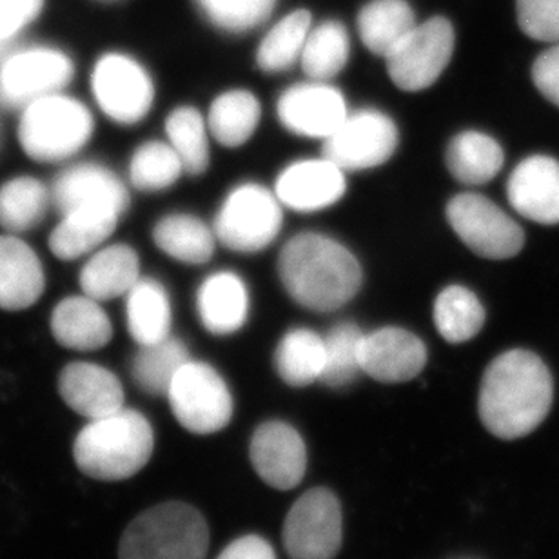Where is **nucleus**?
<instances>
[{"label": "nucleus", "instance_id": "obj_1", "mask_svg": "<svg viewBox=\"0 0 559 559\" xmlns=\"http://www.w3.org/2000/svg\"><path fill=\"white\" fill-rule=\"evenodd\" d=\"M555 399L549 367L531 350H507L490 361L479 388L478 413L485 429L518 440L544 424Z\"/></svg>", "mask_w": 559, "mask_h": 559}, {"label": "nucleus", "instance_id": "obj_2", "mask_svg": "<svg viewBox=\"0 0 559 559\" xmlns=\"http://www.w3.org/2000/svg\"><path fill=\"white\" fill-rule=\"evenodd\" d=\"M278 273L290 298L309 311H336L360 290V262L333 238L301 233L285 243Z\"/></svg>", "mask_w": 559, "mask_h": 559}, {"label": "nucleus", "instance_id": "obj_3", "mask_svg": "<svg viewBox=\"0 0 559 559\" xmlns=\"http://www.w3.org/2000/svg\"><path fill=\"white\" fill-rule=\"evenodd\" d=\"M155 445L151 424L136 411L120 409L92 419L76 435L73 457L90 478L120 481L135 476L150 462Z\"/></svg>", "mask_w": 559, "mask_h": 559}, {"label": "nucleus", "instance_id": "obj_4", "mask_svg": "<svg viewBox=\"0 0 559 559\" xmlns=\"http://www.w3.org/2000/svg\"><path fill=\"white\" fill-rule=\"evenodd\" d=\"M210 531L204 516L182 501L142 512L120 539V559H205Z\"/></svg>", "mask_w": 559, "mask_h": 559}, {"label": "nucleus", "instance_id": "obj_5", "mask_svg": "<svg viewBox=\"0 0 559 559\" xmlns=\"http://www.w3.org/2000/svg\"><path fill=\"white\" fill-rule=\"evenodd\" d=\"M92 135L93 119L86 106L60 93L26 106L19 124L22 150L37 162L68 160Z\"/></svg>", "mask_w": 559, "mask_h": 559}, {"label": "nucleus", "instance_id": "obj_6", "mask_svg": "<svg viewBox=\"0 0 559 559\" xmlns=\"http://www.w3.org/2000/svg\"><path fill=\"white\" fill-rule=\"evenodd\" d=\"M282 229V205L260 183H242L227 194L216 213L215 237L237 253H259L275 242Z\"/></svg>", "mask_w": 559, "mask_h": 559}, {"label": "nucleus", "instance_id": "obj_7", "mask_svg": "<svg viewBox=\"0 0 559 559\" xmlns=\"http://www.w3.org/2000/svg\"><path fill=\"white\" fill-rule=\"evenodd\" d=\"M166 396L178 424L194 435H213L231 421V391L204 361L189 360L177 372Z\"/></svg>", "mask_w": 559, "mask_h": 559}, {"label": "nucleus", "instance_id": "obj_8", "mask_svg": "<svg viewBox=\"0 0 559 559\" xmlns=\"http://www.w3.org/2000/svg\"><path fill=\"white\" fill-rule=\"evenodd\" d=\"M454 29L443 16L416 24L388 55L389 76L404 92L432 86L451 62Z\"/></svg>", "mask_w": 559, "mask_h": 559}, {"label": "nucleus", "instance_id": "obj_9", "mask_svg": "<svg viewBox=\"0 0 559 559\" xmlns=\"http://www.w3.org/2000/svg\"><path fill=\"white\" fill-rule=\"evenodd\" d=\"M445 213L460 240L478 257L507 260L523 249L522 227L481 194H457L447 204Z\"/></svg>", "mask_w": 559, "mask_h": 559}, {"label": "nucleus", "instance_id": "obj_10", "mask_svg": "<svg viewBox=\"0 0 559 559\" xmlns=\"http://www.w3.org/2000/svg\"><path fill=\"white\" fill-rule=\"evenodd\" d=\"M73 71L70 57L48 46L8 55L0 62V106L24 109L55 95L70 84Z\"/></svg>", "mask_w": 559, "mask_h": 559}, {"label": "nucleus", "instance_id": "obj_11", "mask_svg": "<svg viewBox=\"0 0 559 559\" xmlns=\"http://www.w3.org/2000/svg\"><path fill=\"white\" fill-rule=\"evenodd\" d=\"M284 545L290 559H334L342 547V507L329 489L309 490L285 518Z\"/></svg>", "mask_w": 559, "mask_h": 559}, {"label": "nucleus", "instance_id": "obj_12", "mask_svg": "<svg viewBox=\"0 0 559 559\" xmlns=\"http://www.w3.org/2000/svg\"><path fill=\"white\" fill-rule=\"evenodd\" d=\"M399 147V128L378 109H360L325 139L323 156L344 171H364L382 166Z\"/></svg>", "mask_w": 559, "mask_h": 559}, {"label": "nucleus", "instance_id": "obj_13", "mask_svg": "<svg viewBox=\"0 0 559 559\" xmlns=\"http://www.w3.org/2000/svg\"><path fill=\"white\" fill-rule=\"evenodd\" d=\"M93 95L109 119L136 124L150 114L155 87L147 71L128 55L108 53L98 59L92 76Z\"/></svg>", "mask_w": 559, "mask_h": 559}, {"label": "nucleus", "instance_id": "obj_14", "mask_svg": "<svg viewBox=\"0 0 559 559\" xmlns=\"http://www.w3.org/2000/svg\"><path fill=\"white\" fill-rule=\"evenodd\" d=\"M278 120L293 135L328 139L349 115L336 87L323 81L295 84L278 98Z\"/></svg>", "mask_w": 559, "mask_h": 559}, {"label": "nucleus", "instance_id": "obj_15", "mask_svg": "<svg viewBox=\"0 0 559 559\" xmlns=\"http://www.w3.org/2000/svg\"><path fill=\"white\" fill-rule=\"evenodd\" d=\"M249 451L254 471L275 489H295L306 474V443L300 432L285 421L260 425Z\"/></svg>", "mask_w": 559, "mask_h": 559}, {"label": "nucleus", "instance_id": "obj_16", "mask_svg": "<svg viewBox=\"0 0 559 559\" xmlns=\"http://www.w3.org/2000/svg\"><path fill=\"white\" fill-rule=\"evenodd\" d=\"M361 371L382 383H404L418 377L427 364L424 342L402 328H382L364 334Z\"/></svg>", "mask_w": 559, "mask_h": 559}, {"label": "nucleus", "instance_id": "obj_17", "mask_svg": "<svg viewBox=\"0 0 559 559\" xmlns=\"http://www.w3.org/2000/svg\"><path fill=\"white\" fill-rule=\"evenodd\" d=\"M345 188L344 169L322 156L285 167L276 180L275 194L280 204L300 213H312L336 204L344 197Z\"/></svg>", "mask_w": 559, "mask_h": 559}, {"label": "nucleus", "instance_id": "obj_18", "mask_svg": "<svg viewBox=\"0 0 559 559\" xmlns=\"http://www.w3.org/2000/svg\"><path fill=\"white\" fill-rule=\"evenodd\" d=\"M57 210H100L122 216L130 207V193L115 173L97 164H81L62 173L53 188Z\"/></svg>", "mask_w": 559, "mask_h": 559}, {"label": "nucleus", "instance_id": "obj_19", "mask_svg": "<svg viewBox=\"0 0 559 559\" xmlns=\"http://www.w3.org/2000/svg\"><path fill=\"white\" fill-rule=\"evenodd\" d=\"M507 194L512 207L527 221L559 224V162L552 156H528L512 171Z\"/></svg>", "mask_w": 559, "mask_h": 559}, {"label": "nucleus", "instance_id": "obj_20", "mask_svg": "<svg viewBox=\"0 0 559 559\" xmlns=\"http://www.w3.org/2000/svg\"><path fill=\"white\" fill-rule=\"evenodd\" d=\"M59 393L70 409L98 419L124 409V389L114 372L86 361H75L60 372Z\"/></svg>", "mask_w": 559, "mask_h": 559}, {"label": "nucleus", "instance_id": "obj_21", "mask_svg": "<svg viewBox=\"0 0 559 559\" xmlns=\"http://www.w3.org/2000/svg\"><path fill=\"white\" fill-rule=\"evenodd\" d=\"M197 311L200 322L211 334L229 336L237 333L248 320V287L231 271L207 276L197 293Z\"/></svg>", "mask_w": 559, "mask_h": 559}, {"label": "nucleus", "instance_id": "obj_22", "mask_svg": "<svg viewBox=\"0 0 559 559\" xmlns=\"http://www.w3.org/2000/svg\"><path fill=\"white\" fill-rule=\"evenodd\" d=\"M43 290V264L35 251L16 237H0V309H27Z\"/></svg>", "mask_w": 559, "mask_h": 559}, {"label": "nucleus", "instance_id": "obj_23", "mask_svg": "<svg viewBox=\"0 0 559 559\" xmlns=\"http://www.w3.org/2000/svg\"><path fill=\"white\" fill-rule=\"evenodd\" d=\"M51 331L60 345L73 350L100 349L114 336L108 314L86 295L71 296L55 307Z\"/></svg>", "mask_w": 559, "mask_h": 559}, {"label": "nucleus", "instance_id": "obj_24", "mask_svg": "<svg viewBox=\"0 0 559 559\" xmlns=\"http://www.w3.org/2000/svg\"><path fill=\"white\" fill-rule=\"evenodd\" d=\"M139 280V254L124 243L100 249L81 271L84 295L97 301L128 295Z\"/></svg>", "mask_w": 559, "mask_h": 559}, {"label": "nucleus", "instance_id": "obj_25", "mask_svg": "<svg viewBox=\"0 0 559 559\" xmlns=\"http://www.w3.org/2000/svg\"><path fill=\"white\" fill-rule=\"evenodd\" d=\"M120 216L100 210H71L49 237V249L60 260H75L97 249L119 226Z\"/></svg>", "mask_w": 559, "mask_h": 559}, {"label": "nucleus", "instance_id": "obj_26", "mask_svg": "<svg viewBox=\"0 0 559 559\" xmlns=\"http://www.w3.org/2000/svg\"><path fill=\"white\" fill-rule=\"evenodd\" d=\"M445 162L457 182L481 186L501 171L506 155L492 136L479 131H463L451 140Z\"/></svg>", "mask_w": 559, "mask_h": 559}, {"label": "nucleus", "instance_id": "obj_27", "mask_svg": "<svg viewBox=\"0 0 559 559\" xmlns=\"http://www.w3.org/2000/svg\"><path fill=\"white\" fill-rule=\"evenodd\" d=\"M128 329L136 344H156L171 333V301L156 280L140 278L128 293Z\"/></svg>", "mask_w": 559, "mask_h": 559}, {"label": "nucleus", "instance_id": "obj_28", "mask_svg": "<svg viewBox=\"0 0 559 559\" xmlns=\"http://www.w3.org/2000/svg\"><path fill=\"white\" fill-rule=\"evenodd\" d=\"M153 240L162 253L182 264H205L215 253V231L193 215L164 216L153 229Z\"/></svg>", "mask_w": 559, "mask_h": 559}, {"label": "nucleus", "instance_id": "obj_29", "mask_svg": "<svg viewBox=\"0 0 559 559\" xmlns=\"http://www.w3.org/2000/svg\"><path fill=\"white\" fill-rule=\"evenodd\" d=\"M415 26V11L407 0H372L358 15L361 43L383 59Z\"/></svg>", "mask_w": 559, "mask_h": 559}, {"label": "nucleus", "instance_id": "obj_30", "mask_svg": "<svg viewBox=\"0 0 559 559\" xmlns=\"http://www.w3.org/2000/svg\"><path fill=\"white\" fill-rule=\"evenodd\" d=\"M325 344L311 329H293L278 344L276 372L290 388H307L322 378Z\"/></svg>", "mask_w": 559, "mask_h": 559}, {"label": "nucleus", "instance_id": "obj_31", "mask_svg": "<svg viewBox=\"0 0 559 559\" xmlns=\"http://www.w3.org/2000/svg\"><path fill=\"white\" fill-rule=\"evenodd\" d=\"M260 109L259 98L246 90H231L222 93L211 104L207 115V126L211 135L215 136L226 147H240L246 144L259 128Z\"/></svg>", "mask_w": 559, "mask_h": 559}, {"label": "nucleus", "instance_id": "obj_32", "mask_svg": "<svg viewBox=\"0 0 559 559\" xmlns=\"http://www.w3.org/2000/svg\"><path fill=\"white\" fill-rule=\"evenodd\" d=\"M189 361L182 340L167 336L156 344L142 345L131 361V377L144 393L166 396L177 372Z\"/></svg>", "mask_w": 559, "mask_h": 559}, {"label": "nucleus", "instance_id": "obj_33", "mask_svg": "<svg viewBox=\"0 0 559 559\" xmlns=\"http://www.w3.org/2000/svg\"><path fill=\"white\" fill-rule=\"evenodd\" d=\"M435 323L449 344H463L484 328L485 309L473 290L449 285L436 296Z\"/></svg>", "mask_w": 559, "mask_h": 559}, {"label": "nucleus", "instance_id": "obj_34", "mask_svg": "<svg viewBox=\"0 0 559 559\" xmlns=\"http://www.w3.org/2000/svg\"><path fill=\"white\" fill-rule=\"evenodd\" d=\"M311 32V13L293 11L271 27L257 51V64L264 73H282L298 62Z\"/></svg>", "mask_w": 559, "mask_h": 559}, {"label": "nucleus", "instance_id": "obj_35", "mask_svg": "<svg viewBox=\"0 0 559 559\" xmlns=\"http://www.w3.org/2000/svg\"><path fill=\"white\" fill-rule=\"evenodd\" d=\"M349 55V35L344 24L323 22L307 35L300 57L301 68L312 81H328L344 70Z\"/></svg>", "mask_w": 559, "mask_h": 559}, {"label": "nucleus", "instance_id": "obj_36", "mask_svg": "<svg viewBox=\"0 0 559 559\" xmlns=\"http://www.w3.org/2000/svg\"><path fill=\"white\" fill-rule=\"evenodd\" d=\"M48 207V189L37 178H13L0 188V226L10 233L37 226Z\"/></svg>", "mask_w": 559, "mask_h": 559}, {"label": "nucleus", "instance_id": "obj_37", "mask_svg": "<svg viewBox=\"0 0 559 559\" xmlns=\"http://www.w3.org/2000/svg\"><path fill=\"white\" fill-rule=\"evenodd\" d=\"M169 145L182 160L183 171L199 177L210 167V140L205 120L199 109L182 106L169 114L166 120Z\"/></svg>", "mask_w": 559, "mask_h": 559}, {"label": "nucleus", "instance_id": "obj_38", "mask_svg": "<svg viewBox=\"0 0 559 559\" xmlns=\"http://www.w3.org/2000/svg\"><path fill=\"white\" fill-rule=\"evenodd\" d=\"M361 340L364 333L355 323H340L323 338L325 344V364L320 382L329 388H347L356 382L361 371Z\"/></svg>", "mask_w": 559, "mask_h": 559}, {"label": "nucleus", "instance_id": "obj_39", "mask_svg": "<svg viewBox=\"0 0 559 559\" xmlns=\"http://www.w3.org/2000/svg\"><path fill=\"white\" fill-rule=\"evenodd\" d=\"M182 173V160L169 142H145L131 158V183L147 193L171 188Z\"/></svg>", "mask_w": 559, "mask_h": 559}, {"label": "nucleus", "instance_id": "obj_40", "mask_svg": "<svg viewBox=\"0 0 559 559\" xmlns=\"http://www.w3.org/2000/svg\"><path fill=\"white\" fill-rule=\"evenodd\" d=\"M276 0H197L200 10L218 29L243 33L271 15Z\"/></svg>", "mask_w": 559, "mask_h": 559}, {"label": "nucleus", "instance_id": "obj_41", "mask_svg": "<svg viewBox=\"0 0 559 559\" xmlns=\"http://www.w3.org/2000/svg\"><path fill=\"white\" fill-rule=\"evenodd\" d=\"M516 15L527 37L559 44V0H516Z\"/></svg>", "mask_w": 559, "mask_h": 559}, {"label": "nucleus", "instance_id": "obj_42", "mask_svg": "<svg viewBox=\"0 0 559 559\" xmlns=\"http://www.w3.org/2000/svg\"><path fill=\"white\" fill-rule=\"evenodd\" d=\"M46 0H0V55L43 13Z\"/></svg>", "mask_w": 559, "mask_h": 559}, {"label": "nucleus", "instance_id": "obj_43", "mask_svg": "<svg viewBox=\"0 0 559 559\" xmlns=\"http://www.w3.org/2000/svg\"><path fill=\"white\" fill-rule=\"evenodd\" d=\"M533 81L538 92L559 108V44L536 59L533 66Z\"/></svg>", "mask_w": 559, "mask_h": 559}, {"label": "nucleus", "instance_id": "obj_44", "mask_svg": "<svg viewBox=\"0 0 559 559\" xmlns=\"http://www.w3.org/2000/svg\"><path fill=\"white\" fill-rule=\"evenodd\" d=\"M218 559H276L275 550L260 536H243L233 542Z\"/></svg>", "mask_w": 559, "mask_h": 559}]
</instances>
